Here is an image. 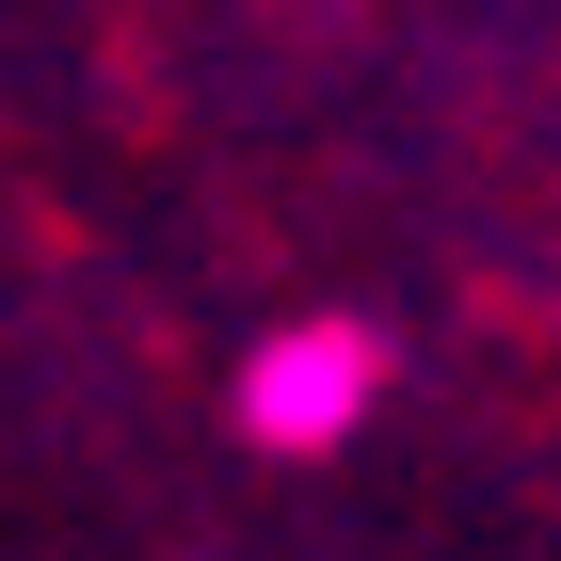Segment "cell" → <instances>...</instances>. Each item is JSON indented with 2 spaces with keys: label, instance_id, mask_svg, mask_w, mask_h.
<instances>
[{
  "label": "cell",
  "instance_id": "obj_1",
  "mask_svg": "<svg viewBox=\"0 0 561 561\" xmlns=\"http://www.w3.org/2000/svg\"><path fill=\"white\" fill-rule=\"evenodd\" d=\"M369 401H386V337L369 321H273L241 353V433L257 449H337Z\"/></svg>",
  "mask_w": 561,
  "mask_h": 561
}]
</instances>
